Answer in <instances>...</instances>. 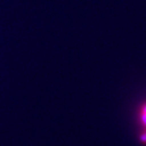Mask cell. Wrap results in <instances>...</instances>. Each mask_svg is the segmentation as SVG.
<instances>
[{
    "label": "cell",
    "instance_id": "2",
    "mask_svg": "<svg viewBox=\"0 0 146 146\" xmlns=\"http://www.w3.org/2000/svg\"><path fill=\"white\" fill-rule=\"evenodd\" d=\"M145 129H146V127H145Z\"/></svg>",
    "mask_w": 146,
    "mask_h": 146
},
{
    "label": "cell",
    "instance_id": "1",
    "mask_svg": "<svg viewBox=\"0 0 146 146\" xmlns=\"http://www.w3.org/2000/svg\"><path fill=\"white\" fill-rule=\"evenodd\" d=\"M140 141L146 144V129H144L140 135Z\"/></svg>",
    "mask_w": 146,
    "mask_h": 146
}]
</instances>
